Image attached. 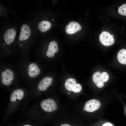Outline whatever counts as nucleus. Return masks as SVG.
<instances>
[{"mask_svg":"<svg viewBox=\"0 0 126 126\" xmlns=\"http://www.w3.org/2000/svg\"><path fill=\"white\" fill-rule=\"evenodd\" d=\"M41 106L44 110L48 112L54 111L57 108L56 102L51 99H48L42 101L41 102Z\"/></svg>","mask_w":126,"mask_h":126,"instance_id":"1","label":"nucleus"},{"mask_svg":"<svg viewBox=\"0 0 126 126\" xmlns=\"http://www.w3.org/2000/svg\"><path fill=\"white\" fill-rule=\"evenodd\" d=\"M99 39L101 42L106 46H109L113 44L114 39L111 34L108 32L103 31L100 34Z\"/></svg>","mask_w":126,"mask_h":126,"instance_id":"2","label":"nucleus"},{"mask_svg":"<svg viewBox=\"0 0 126 126\" xmlns=\"http://www.w3.org/2000/svg\"><path fill=\"white\" fill-rule=\"evenodd\" d=\"M101 103L98 100L92 99L87 102L84 105L85 110L88 112H92L98 109L100 107Z\"/></svg>","mask_w":126,"mask_h":126,"instance_id":"3","label":"nucleus"},{"mask_svg":"<svg viewBox=\"0 0 126 126\" xmlns=\"http://www.w3.org/2000/svg\"><path fill=\"white\" fill-rule=\"evenodd\" d=\"M1 76L3 84L6 85H8L11 84L13 79L14 74L12 71L7 69L5 71L3 72Z\"/></svg>","mask_w":126,"mask_h":126,"instance_id":"4","label":"nucleus"},{"mask_svg":"<svg viewBox=\"0 0 126 126\" xmlns=\"http://www.w3.org/2000/svg\"><path fill=\"white\" fill-rule=\"evenodd\" d=\"M81 28V27L78 23L72 21L70 22L66 26L65 30L67 33L71 34L80 31Z\"/></svg>","mask_w":126,"mask_h":126,"instance_id":"5","label":"nucleus"},{"mask_svg":"<svg viewBox=\"0 0 126 126\" xmlns=\"http://www.w3.org/2000/svg\"><path fill=\"white\" fill-rule=\"evenodd\" d=\"M31 31L29 26L26 24H24L22 26L19 37L20 41L26 40L28 39L31 34Z\"/></svg>","mask_w":126,"mask_h":126,"instance_id":"6","label":"nucleus"},{"mask_svg":"<svg viewBox=\"0 0 126 126\" xmlns=\"http://www.w3.org/2000/svg\"><path fill=\"white\" fill-rule=\"evenodd\" d=\"M53 79L51 77H47L43 78L39 83L38 85V89L41 91H44L52 84Z\"/></svg>","mask_w":126,"mask_h":126,"instance_id":"7","label":"nucleus"},{"mask_svg":"<svg viewBox=\"0 0 126 126\" xmlns=\"http://www.w3.org/2000/svg\"><path fill=\"white\" fill-rule=\"evenodd\" d=\"M58 51L57 42L55 41H53L49 43L46 54L48 57L52 58L54 56V53L57 52Z\"/></svg>","mask_w":126,"mask_h":126,"instance_id":"8","label":"nucleus"},{"mask_svg":"<svg viewBox=\"0 0 126 126\" xmlns=\"http://www.w3.org/2000/svg\"><path fill=\"white\" fill-rule=\"evenodd\" d=\"M16 35V32L14 29L11 28L6 32L4 36V38L6 42L9 44L14 41Z\"/></svg>","mask_w":126,"mask_h":126,"instance_id":"9","label":"nucleus"},{"mask_svg":"<svg viewBox=\"0 0 126 126\" xmlns=\"http://www.w3.org/2000/svg\"><path fill=\"white\" fill-rule=\"evenodd\" d=\"M28 73L31 77L34 78L40 73V70L37 65L35 63H32L29 65L28 70Z\"/></svg>","mask_w":126,"mask_h":126,"instance_id":"10","label":"nucleus"},{"mask_svg":"<svg viewBox=\"0 0 126 126\" xmlns=\"http://www.w3.org/2000/svg\"><path fill=\"white\" fill-rule=\"evenodd\" d=\"M101 74L100 72L97 71L94 73L92 78L94 82L99 88L102 87L104 85V82L102 79Z\"/></svg>","mask_w":126,"mask_h":126,"instance_id":"11","label":"nucleus"},{"mask_svg":"<svg viewBox=\"0 0 126 126\" xmlns=\"http://www.w3.org/2000/svg\"><path fill=\"white\" fill-rule=\"evenodd\" d=\"M24 96L23 91L21 89H18L13 91L11 94L10 101L12 102L15 101L16 98L19 100L22 99Z\"/></svg>","mask_w":126,"mask_h":126,"instance_id":"12","label":"nucleus"},{"mask_svg":"<svg viewBox=\"0 0 126 126\" xmlns=\"http://www.w3.org/2000/svg\"><path fill=\"white\" fill-rule=\"evenodd\" d=\"M77 84L76 80L73 78H69L66 81L65 83V86L68 91H73Z\"/></svg>","mask_w":126,"mask_h":126,"instance_id":"13","label":"nucleus"},{"mask_svg":"<svg viewBox=\"0 0 126 126\" xmlns=\"http://www.w3.org/2000/svg\"><path fill=\"white\" fill-rule=\"evenodd\" d=\"M51 25L49 21H44L40 22L38 25L39 29L42 32H45L49 29Z\"/></svg>","mask_w":126,"mask_h":126,"instance_id":"14","label":"nucleus"},{"mask_svg":"<svg viewBox=\"0 0 126 126\" xmlns=\"http://www.w3.org/2000/svg\"><path fill=\"white\" fill-rule=\"evenodd\" d=\"M117 58L118 61L122 64H126V50L122 49L118 52Z\"/></svg>","mask_w":126,"mask_h":126,"instance_id":"15","label":"nucleus"},{"mask_svg":"<svg viewBox=\"0 0 126 126\" xmlns=\"http://www.w3.org/2000/svg\"><path fill=\"white\" fill-rule=\"evenodd\" d=\"M118 12L121 15L126 16V4H122L119 7Z\"/></svg>","mask_w":126,"mask_h":126,"instance_id":"16","label":"nucleus"},{"mask_svg":"<svg viewBox=\"0 0 126 126\" xmlns=\"http://www.w3.org/2000/svg\"><path fill=\"white\" fill-rule=\"evenodd\" d=\"M102 80L103 82H107L109 78V76L108 74L106 72H103L101 74Z\"/></svg>","mask_w":126,"mask_h":126,"instance_id":"17","label":"nucleus"},{"mask_svg":"<svg viewBox=\"0 0 126 126\" xmlns=\"http://www.w3.org/2000/svg\"><path fill=\"white\" fill-rule=\"evenodd\" d=\"M82 89L81 85L80 84H77L73 91L74 93H78L81 91Z\"/></svg>","mask_w":126,"mask_h":126,"instance_id":"18","label":"nucleus"},{"mask_svg":"<svg viewBox=\"0 0 126 126\" xmlns=\"http://www.w3.org/2000/svg\"><path fill=\"white\" fill-rule=\"evenodd\" d=\"M102 126H113L111 123L109 122H107L104 123Z\"/></svg>","mask_w":126,"mask_h":126,"instance_id":"19","label":"nucleus"},{"mask_svg":"<svg viewBox=\"0 0 126 126\" xmlns=\"http://www.w3.org/2000/svg\"><path fill=\"white\" fill-rule=\"evenodd\" d=\"M60 126H71L66 124H63L61 125Z\"/></svg>","mask_w":126,"mask_h":126,"instance_id":"20","label":"nucleus"},{"mask_svg":"<svg viewBox=\"0 0 126 126\" xmlns=\"http://www.w3.org/2000/svg\"><path fill=\"white\" fill-rule=\"evenodd\" d=\"M83 110L84 111H85V109L84 108H83Z\"/></svg>","mask_w":126,"mask_h":126,"instance_id":"21","label":"nucleus"},{"mask_svg":"<svg viewBox=\"0 0 126 126\" xmlns=\"http://www.w3.org/2000/svg\"><path fill=\"white\" fill-rule=\"evenodd\" d=\"M24 126H31L29 125H25Z\"/></svg>","mask_w":126,"mask_h":126,"instance_id":"22","label":"nucleus"},{"mask_svg":"<svg viewBox=\"0 0 126 126\" xmlns=\"http://www.w3.org/2000/svg\"><path fill=\"white\" fill-rule=\"evenodd\" d=\"M111 35L112 37H113L114 36V35Z\"/></svg>","mask_w":126,"mask_h":126,"instance_id":"23","label":"nucleus"},{"mask_svg":"<svg viewBox=\"0 0 126 126\" xmlns=\"http://www.w3.org/2000/svg\"><path fill=\"white\" fill-rule=\"evenodd\" d=\"M54 19H52V21H54Z\"/></svg>","mask_w":126,"mask_h":126,"instance_id":"24","label":"nucleus"},{"mask_svg":"<svg viewBox=\"0 0 126 126\" xmlns=\"http://www.w3.org/2000/svg\"><path fill=\"white\" fill-rule=\"evenodd\" d=\"M68 93L69 94H70V93Z\"/></svg>","mask_w":126,"mask_h":126,"instance_id":"25","label":"nucleus"}]
</instances>
